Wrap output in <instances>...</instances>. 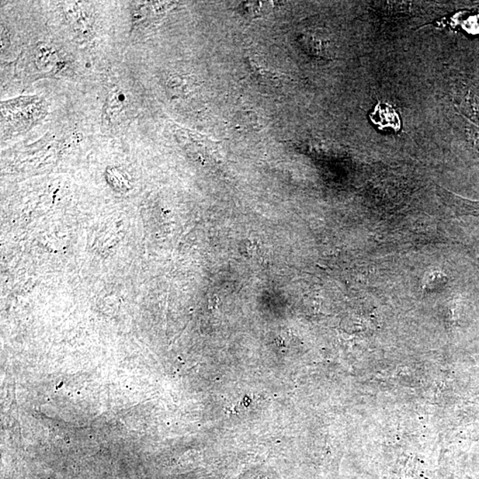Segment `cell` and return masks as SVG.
Here are the masks:
<instances>
[{"instance_id":"1","label":"cell","mask_w":479,"mask_h":479,"mask_svg":"<svg viewBox=\"0 0 479 479\" xmlns=\"http://www.w3.org/2000/svg\"><path fill=\"white\" fill-rule=\"evenodd\" d=\"M369 118L379 130H401V121L397 110L387 103L378 102L373 112L369 114Z\"/></svg>"},{"instance_id":"2","label":"cell","mask_w":479,"mask_h":479,"mask_svg":"<svg viewBox=\"0 0 479 479\" xmlns=\"http://www.w3.org/2000/svg\"><path fill=\"white\" fill-rule=\"evenodd\" d=\"M235 124L240 131H244L246 133L259 131L263 128L261 120L258 114L251 110L242 111L236 114Z\"/></svg>"},{"instance_id":"3","label":"cell","mask_w":479,"mask_h":479,"mask_svg":"<svg viewBox=\"0 0 479 479\" xmlns=\"http://www.w3.org/2000/svg\"><path fill=\"white\" fill-rule=\"evenodd\" d=\"M251 67L255 78L264 84L274 86L280 84L283 81L282 76L259 66L254 61H251Z\"/></svg>"},{"instance_id":"4","label":"cell","mask_w":479,"mask_h":479,"mask_svg":"<svg viewBox=\"0 0 479 479\" xmlns=\"http://www.w3.org/2000/svg\"><path fill=\"white\" fill-rule=\"evenodd\" d=\"M170 88L175 95H189L196 88V83L191 81L189 78H183V76H173L170 80Z\"/></svg>"}]
</instances>
